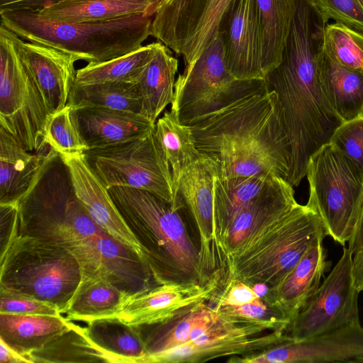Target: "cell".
Masks as SVG:
<instances>
[{
    "label": "cell",
    "instance_id": "cell-1",
    "mask_svg": "<svg viewBox=\"0 0 363 363\" xmlns=\"http://www.w3.org/2000/svg\"><path fill=\"white\" fill-rule=\"evenodd\" d=\"M296 9L280 64L264 77L276 92L286 132L291 162L287 182L296 186L310 157L330 142L343 123L332 107L318 73V56L329 19L313 0H296Z\"/></svg>",
    "mask_w": 363,
    "mask_h": 363
},
{
    "label": "cell",
    "instance_id": "cell-2",
    "mask_svg": "<svg viewBox=\"0 0 363 363\" xmlns=\"http://www.w3.org/2000/svg\"><path fill=\"white\" fill-rule=\"evenodd\" d=\"M189 126L216 177L269 174L287 181L291 150L275 91L248 96Z\"/></svg>",
    "mask_w": 363,
    "mask_h": 363
},
{
    "label": "cell",
    "instance_id": "cell-3",
    "mask_svg": "<svg viewBox=\"0 0 363 363\" xmlns=\"http://www.w3.org/2000/svg\"><path fill=\"white\" fill-rule=\"evenodd\" d=\"M108 192L137 240L140 255L157 285L206 284L199 245L191 239L175 206L143 189L113 186Z\"/></svg>",
    "mask_w": 363,
    "mask_h": 363
},
{
    "label": "cell",
    "instance_id": "cell-4",
    "mask_svg": "<svg viewBox=\"0 0 363 363\" xmlns=\"http://www.w3.org/2000/svg\"><path fill=\"white\" fill-rule=\"evenodd\" d=\"M104 231L78 200L67 165L50 145L28 191L18 203V235L69 252Z\"/></svg>",
    "mask_w": 363,
    "mask_h": 363
},
{
    "label": "cell",
    "instance_id": "cell-5",
    "mask_svg": "<svg viewBox=\"0 0 363 363\" xmlns=\"http://www.w3.org/2000/svg\"><path fill=\"white\" fill-rule=\"evenodd\" d=\"M1 25L24 40L104 62L138 50L150 35L152 17L135 14L104 21H51L31 10H1Z\"/></svg>",
    "mask_w": 363,
    "mask_h": 363
},
{
    "label": "cell",
    "instance_id": "cell-6",
    "mask_svg": "<svg viewBox=\"0 0 363 363\" xmlns=\"http://www.w3.org/2000/svg\"><path fill=\"white\" fill-rule=\"evenodd\" d=\"M328 236L318 216L298 204L235 253L227 262V278L249 286L264 282L275 289L308 250Z\"/></svg>",
    "mask_w": 363,
    "mask_h": 363
},
{
    "label": "cell",
    "instance_id": "cell-7",
    "mask_svg": "<svg viewBox=\"0 0 363 363\" xmlns=\"http://www.w3.org/2000/svg\"><path fill=\"white\" fill-rule=\"evenodd\" d=\"M0 257V293L50 303L61 314L82 279L69 250L41 240L16 235Z\"/></svg>",
    "mask_w": 363,
    "mask_h": 363
},
{
    "label": "cell",
    "instance_id": "cell-8",
    "mask_svg": "<svg viewBox=\"0 0 363 363\" xmlns=\"http://www.w3.org/2000/svg\"><path fill=\"white\" fill-rule=\"evenodd\" d=\"M267 90L264 79H238L229 72L217 31L199 57L177 79L171 111L189 125L252 94Z\"/></svg>",
    "mask_w": 363,
    "mask_h": 363
},
{
    "label": "cell",
    "instance_id": "cell-9",
    "mask_svg": "<svg viewBox=\"0 0 363 363\" xmlns=\"http://www.w3.org/2000/svg\"><path fill=\"white\" fill-rule=\"evenodd\" d=\"M306 176L309 184L306 205L320 217L328 236L345 246L357 224L363 181L330 143L310 157Z\"/></svg>",
    "mask_w": 363,
    "mask_h": 363
},
{
    "label": "cell",
    "instance_id": "cell-10",
    "mask_svg": "<svg viewBox=\"0 0 363 363\" xmlns=\"http://www.w3.org/2000/svg\"><path fill=\"white\" fill-rule=\"evenodd\" d=\"M291 340L284 329L213 308L212 313L199 327L196 338L149 358L147 363H197L220 357H242Z\"/></svg>",
    "mask_w": 363,
    "mask_h": 363
},
{
    "label": "cell",
    "instance_id": "cell-11",
    "mask_svg": "<svg viewBox=\"0 0 363 363\" xmlns=\"http://www.w3.org/2000/svg\"><path fill=\"white\" fill-rule=\"evenodd\" d=\"M52 113L16 50L14 33L0 26V127L28 152L46 145Z\"/></svg>",
    "mask_w": 363,
    "mask_h": 363
},
{
    "label": "cell",
    "instance_id": "cell-12",
    "mask_svg": "<svg viewBox=\"0 0 363 363\" xmlns=\"http://www.w3.org/2000/svg\"><path fill=\"white\" fill-rule=\"evenodd\" d=\"M88 164L106 189L125 186L147 191L175 206L170 168L155 139L154 130L118 145L91 149L84 153Z\"/></svg>",
    "mask_w": 363,
    "mask_h": 363
},
{
    "label": "cell",
    "instance_id": "cell-13",
    "mask_svg": "<svg viewBox=\"0 0 363 363\" xmlns=\"http://www.w3.org/2000/svg\"><path fill=\"white\" fill-rule=\"evenodd\" d=\"M232 0H160L150 35L183 57L186 67L201 55L217 32Z\"/></svg>",
    "mask_w": 363,
    "mask_h": 363
},
{
    "label": "cell",
    "instance_id": "cell-14",
    "mask_svg": "<svg viewBox=\"0 0 363 363\" xmlns=\"http://www.w3.org/2000/svg\"><path fill=\"white\" fill-rule=\"evenodd\" d=\"M352 255L341 257L306 306L289 325L286 333L298 341L359 323L358 296L352 276Z\"/></svg>",
    "mask_w": 363,
    "mask_h": 363
},
{
    "label": "cell",
    "instance_id": "cell-15",
    "mask_svg": "<svg viewBox=\"0 0 363 363\" xmlns=\"http://www.w3.org/2000/svg\"><path fill=\"white\" fill-rule=\"evenodd\" d=\"M72 255L79 264L82 279L104 277L128 295L157 286L140 254L105 231Z\"/></svg>",
    "mask_w": 363,
    "mask_h": 363
},
{
    "label": "cell",
    "instance_id": "cell-16",
    "mask_svg": "<svg viewBox=\"0 0 363 363\" xmlns=\"http://www.w3.org/2000/svg\"><path fill=\"white\" fill-rule=\"evenodd\" d=\"M229 363H363V327L360 323L307 339L289 340L262 352L232 357Z\"/></svg>",
    "mask_w": 363,
    "mask_h": 363
},
{
    "label": "cell",
    "instance_id": "cell-17",
    "mask_svg": "<svg viewBox=\"0 0 363 363\" xmlns=\"http://www.w3.org/2000/svg\"><path fill=\"white\" fill-rule=\"evenodd\" d=\"M215 176L214 166L208 158L201 155L184 172L178 186V198L189 211L199 234L202 267L208 279L223 274L213 233Z\"/></svg>",
    "mask_w": 363,
    "mask_h": 363
},
{
    "label": "cell",
    "instance_id": "cell-18",
    "mask_svg": "<svg viewBox=\"0 0 363 363\" xmlns=\"http://www.w3.org/2000/svg\"><path fill=\"white\" fill-rule=\"evenodd\" d=\"M217 31L231 75L238 79H264L256 0H232Z\"/></svg>",
    "mask_w": 363,
    "mask_h": 363
},
{
    "label": "cell",
    "instance_id": "cell-19",
    "mask_svg": "<svg viewBox=\"0 0 363 363\" xmlns=\"http://www.w3.org/2000/svg\"><path fill=\"white\" fill-rule=\"evenodd\" d=\"M14 42L22 63L52 114L62 109L68 104L76 82L74 64L79 57L48 45L25 41L15 33Z\"/></svg>",
    "mask_w": 363,
    "mask_h": 363
},
{
    "label": "cell",
    "instance_id": "cell-20",
    "mask_svg": "<svg viewBox=\"0 0 363 363\" xmlns=\"http://www.w3.org/2000/svg\"><path fill=\"white\" fill-rule=\"evenodd\" d=\"M223 280L215 278L206 284H169L155 286L128 296L116 315L134 326L164 321L185 307L209 301Z\"/></svg>",
    "mask_w": 363,
    "mask_h": 363
},
{
    "label": "cell",
    "instance_id": "cell-21",
    "mask_svg": "<svg viewBox=\"0 0 363 363\" xmlns=\"http://www.w3.org/2000/svg\"><path fill=\"white\" fill-rule=\"evenodd\" d=\"M298 203L293 186L277 177L258 196L244 206L232 220L225 239L223 255L228 260L269 225L289 213Z\"/></svg>",
    "mask_w": 363,
    "mask_h": 363
},
{
    "label": "cell",
    "instance_id": "cell-22",
    "mask_svg": "<svg viewBox=\"0 0 363 363\" xmlns=\"http://www.w3.org/2000/svg\"><path fill=\"white\" fill-rule=\"evenodd\" d=\"M60 156L68 168L78 200L94 221L111 236L133 247L140 255L137 240L117 209L108 189L88 164L84 154Z\"/></svg>",
    "mask_w": 363,
    "mask_h": 363
},
{
    "label": "cell",
    "instance_id": "cell-23",
    "mask_svg": "<svg viewBox=\"0 0 363 363\" xmlns=\"http://www.w3.org/2000/svg\"><path fill=\"white\" fill-rule=\"evenodd\" d=\"M74 111L88 150L136 140L150 133L155 125L143 115L133 112L102 108H80Z\"/></svg>",
    "mask_w": 363,
    "mask_h": 363
},
{
    "label": "cell",
    "instance_id": "cell-24",
    "mask_svg": "<svg viewBox=\"0 0 363 363\" xmlns=\"http://www.w3.org/2000/svg\"><path fill=\"white\" fill-rule=\"evenodd\" d=\"M331 265L323 241L313 244L280 284L272 291V305L289 323L315 294Z\"/></svg>",
    "mask_w": 363,
    "mask_h": 363
},
{
    "label": "cell",
    "instance_id": "cell-25",
    "mask_svg": "<svg viewBox=\"0 0 363 363\" xmlns=\"http://www.w3.org/2000/svg\"><path fill=\"white\" fill-rule=\"evenodd\" d=\"M277 176L262 174L248 177L219 178L213 182L214 240L220 262L225 269L223 250L228 228L236 214L258 196Z\"/></svg>",
    "mask_w": 363,
    "mask_h": 363
},
{
    "label": "cell",
    "instance_id": "cell-26",
    "mask_svg": "<svg viewBox=\"0 0 363 363\" xmlns=\"http://www.w3.org/2000/svg\"><path fill=\"white\" fill-rule=\"evenodd\" d=\"M160 0H62L35 11L56 22L112 20L135 14L152 17Z\"/></svg>",
    "mask_w": 363,
    "mask_h": 363
},
{
    "label": "cell",
    "instance_id": "cell-27",
    "mask_svg": "<svg viewBox=\"0 0 363 363\" xmlns=\"http://www.w3.org/2000/svg\"><path fill=\"white\" fill-rule=\"evenodd\" d=\"M49 145L28 152L0 127V204L18 203L28 191Z\"/></svg>",
    "mask_w": 363,
    "mask_h": 363
},
{
    "label": "cell",
    "instance_id": "cell-28",
    "mask_svg": "<svg viewBox=\"0 0 363 363\" xmlns=\"http://www.w3.org/2000/svg\"><path fill=\"white\" fill-rule=\"evenodd\" d=\"M318 73L332 107L343 121L363 116V72L342 66L323 47L318 56Z\"/></svg>",
    "mask_w": 363,
    "mask_h": 363
},
{
    "label": "cell",
    "instance_id": "cell-29",
    "mask_svg": "<svg viewBox=\"0 0 363 363\" xmlns=\"http://www.w3.org/2000/svg\"><path fill=\"white\" fill-rule=\"evenodd\" d=\"M178 60L169 48L155 42L154 53L136 82L142 102V115L152 123L174 96Z\"/></svg>",
    "mask_w": 363,
    "mask_h": 363
},
{
    "label": "cell",
    "instance_id": "cell-30",
    "mask_svg": "<svg viewBox=\"0 0 363 363\" xmlns=\"http://www.w3.org/2000/svg\"><path fill=\"white\" fill-rule=\"evenodd\" d=\"M71 323L61 314L0 313V338L16 352L31 359L30 355L33 352L42 348L69 328Z\"/></svg>",
    "mask_w": 363,
    "mask_h": 363
},
{
    "label": "cell",
    "instance_id": "cell-31",
    "mask_svg": "<svg viewBox=\"0 0 363 363\" xmlns=\"http://www.w3.org/2000/svg\"><path fill=\"white\" fill-rule=\"evenodd\" d=\"M256 6L261 65L264 79L281 61L296 13V0H256Z\"/></svg>",
    "mask_w": 363,
    "mask_h": 363
},
{
    "label": "cell",
    "instance_id": "cell-32",
    "mask_svg": "<svg viewBox=\"0 0 363 363\" xmlns=\"http://www.w3.org/2000/svg\"><path fill=\"white\" fill-rule=\"evenodd\" d=\"M129 296L104 277L82 279L62 313L67 320L86 323L116 317Z\"/></svg>",
    "mask_w": 363,
    "mask_h": 363
},
{
    "label": "cell",
    "instance_id": "cell-33",
    "mask_svg": "<svg viewBox=\"0 0 363 363\" xmlns=\"http://www.w3.org/2000/svg\"><path fill=\"white\" fill-rule=\"evenodd\" d=\"M155 139L172 174L175 197L181 177L201 157L196 148L191 128L181 123L170 111L164 112L155 123Z\"/></svg>",
    "mask_w": 363,
    "mask_h": 363
},
{
    "label": "cell",
    "instance_id": "cell-34",
    "mask_svg": "<svg viewBox=\"0 0 363 363\" xmlns=\"http://www.w3.org/2000/svg\"><path fill=\"white\" fill-rule=\"evenodd\" d=\"M30 357L33 363H121L118 358L90 339L86 328L72 323L69 328L33 352Z\"/></svg>",
    "mask_w": 363,
    "mask_h": 363
},
{
    "label": "cell",
    "instance_id": "cell-35",
    "mask_svg": "<svg viewBox=\"0 0 363 363\" xmlns=\"http://www.w3.org/2000/svg\"><path fill=\"white\" fill-rule=\"evenodd\" d=\"M200 301L189 305L171 318L151 325L136 326L145 348L143 363L162 352L186 342L193 328L201 320L209 304Z\"/></svg>",
    "mask_w": 363,
    "mask_h": 363
},
{
    "label": "cell",
    "instance_id": "cell-36",
    "mask_svg": "<svg viewBox=\"0 0 363 363\" xmlns=\"http://www.w3.org/2000/svg\"><path fill=\"white\" fill-rule=\"evenodd\" d=\"M86 329L96 345L115 356L121 363L143 362L145 348L136 326L111 317L88 322Z\"/></svg>",
    "mask_w": 363,
    "mask_h": 363
},
{
    "label": "cell",
    "instance_id": "cell-37",
    "mask_svg": "<svg viewBox=\"0 0 363 363\" xmlns=\"http://www.w3.org/2000/svg\"><path fill=\"white\" fill-rule=\"evenodd\" d=\"M74 109L102 108L142 115V102L136 83L115 82L74 84L68 100Z\"/></svg>",
    "mask_w": 363,
    "mask_h": 363
},
{
    "label": "cell",
    "instance_id": "cell-38",
    "mask_svg": "<svg viewBox=\"0 0 363 363\" xmlns=\"http://www.w3.org/2000/svg\"><path fill=\"white\" fill-rule=\"evenodd\" d=\"M154 50L155 43H152L104 62L87 64L77 70L75 84H90L115 82L136 83L152 57Z\"/></svg>",
    "mask_w": 363,
    "mask_h": 363
},
{
    "label": "cell",
    "instance_id": "cell-39",
    "mask_svg": "<svg viewBox=\"0 0 363 363\" xmlns=\"http://www.w3.org/2000/svg\"><path fill=\"white\" fill-rule=\"evenodd\" d=\"M323 48L342 66L363 72V33L341 23L327 24Z\"/></svg>",
    "mask_w": 363,
    "mask_h": 363
},
{
    "label": "cell",
    "instance_id": "cell-40",
    "mask_svg": "<svg viewBox=\"0 0 363 363\" xmlns=\"http://www.w3.org/2000/svg\"><path fill=\"white\" fill-rule=\"evenodd\" d=\"M45 142L60 155L84 154L88 150L71 106L67 104L50 116L45 127Z\"/></svg>",
    "mask_w": 363,
    "mask_h": 363
},
{
    "label": "cell",
    "instance_id": "cell-41",
    "mask_svg": "<svg viewBox=\"0 0 363 363\" xmlns=\"http://www.w3.org/2000/svg\"><path fill=\"white\" fill-rule=\"evenodd\" d=\"M329 143L341 152L363 181V116L343 122Z\"/></svg>",
    "mask_w": 363,
    "mask_h": 363
},
{
    "label": "cell",
    "instance_id": "cell-42",
    "mask_svg": "<svg viewBox=\"0 0 363 363\" xmlns=\"http://www.w3.org/2000/svg\"><path fill=\"white\" fill-rule=\"evenodd\" d=\"M330 20L363 33V0H313Z\"/></svg>",
    "mask_w": 363,
    "mask_h": 363
},
{
    "label": "cell",
    "instance_id": "cell-43",
    "mask_svg": "<svg viewBox=\"0 0 363 363\" xmlns=\"http://www.w3.org/2000/svg\"><path fill=\"white\" fill-rule=\"evenodd\" d=\"M216 309L243 318L269 323L278 329L286 330L289 325L277 308L269 306L259 298L241 306H225Z\"/></svg>",
    "mask_w": 363,
    "mask_h": 363
},
{
    "label": "cell",
    "instance_id": "cell-44",
    "mask_svg": "<svg viewBox=\"0 0 363 363\" xmlns=\"http://www.w3.org/2000/svg\"><path fill=\"white\" fill-rule=\"evenodd\" d=\"M0 313L50 315L61 314L58 308L50 303L7 293H0Z\"/></svg>",
    "mask_w": 363,
    "mask_h": 363
},
{
    "label": "cell",
    "instance_id": "cell-45",
    "mask_svg": "<svg viewBox=\"0 0 363 363\" xmlns=\"http://www.w3.org/2000/svg\"><path fill=\"white\" fill-rule=\"evenodd\" d=\"M218 289L209 300V305L216 308L241 306L259 298L250 286L235 279L228 278L223 281L222 290Z\"/></svg>",
    "mask_w": 363,
    "mask_h": 363
},
{
    "label": "cell",
    "instance_id": "cell-46",
    "mask_svg": "<svg viewBox=\"0 0 363 363\" xmlns=\"http://www.w3.org/2000/svg\"><path fill=\"white\" fill-rule=\"evenodd\" d=\"M0 255L18 235V203L0 204Z\"/></svg>",
    "mask_w": 363,
    "mask_h": 363
},
{
    "label": "cell",
    "instance_id": "cell-47",
    "mask_svg": "<svg viewBox=\"0 0 363 363\" xmlns=\"http://www.w3.org/2000/svg\"><path fill=\"white\" fill-rule=\"evenodd\" d=\"M62 0H0L1 10L38 11L45 6Z\"/></svg>",
    "mask_w": 363,
    "mask_h": 363
},
{
    "label": "cell",
    "instance_id": "cell-48",
    "mask_svg": "<svg viewBox=\"0 0 363 363\" xmlns=\"http://www.w3.org/2000/svg\"><path fill=\"white\" fill-rule=\"evenodd\" d=\"M1 363H33L32 360L18 353L0 338Z\"/></svg>",
    "mask_w": 363,
    "mask_h": 363
},
{
    "label": "cell",
    "instance_id": "cell-49",
    "mask_svg": "<svg viewBox=\"0 0 363 363\" xmlns=\"http://www.w3.org/2000/svg\"><path fill=\"white\" fill-rule=\"evenodd\" d=\"M352 276L358 291H363V249L352 255Z\"/></svg>",
    "mask_w": 363,
    "mask_h": 363
},
{
    "label": "cell",
    "instance_id": "cell-50",
    "mask_svg": "<svg viewBox=\"0 0 363 363\" xmlns=\"http://www.w3.org/2000/svg\"><path fill=\"white\" fill-rule=\"evenodd\" d=\"M347 243V249L352 255L363 249V196L357 224L352 238Z\"/></svg>",
    "mask_w": 363,
    "mask_h": 363
}]
</instances>
